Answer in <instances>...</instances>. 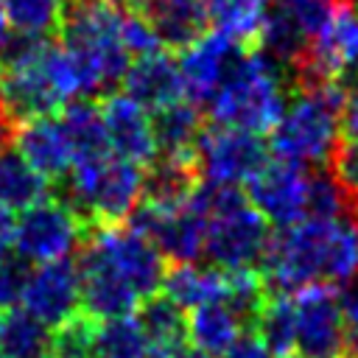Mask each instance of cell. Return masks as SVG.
Masks as SVG:
<instances>
[{"mask_svg":"<svg viewBox=\"0 0 358 358\" xmlns=\"http://www.w3.org/2000/svg\"><path fill=\"white\" fill-rule=\"evenodd\" d=\"M268 294H296L305 285H344L358 277V218H302L268 238L257 266Z\"/></svg>","mask_w":358,"mask_h":358,"instance_id":"6da1fadb","label":"cell"},{"mask_svg":"<svg viewBox=\"0 0 358 358\" xmlns=\"http://www.w3.org/2000/svg\"><path fill=\"white\" fill-rule=\"evenodd\" d=\"M123 0H67L56 42L76 64L81 98L109 95L120 84L131 56L120 34Z\"/></svg>","mask_w":358,"mask_h":358,"instance_id":"7a4b0ae2","label":"cell"},{"mask_svg":"<svg viewBox=\"0 0 358 358\" xmlns=\"http://www.w3.org/2000/svg\"><path fill=\"white\" fill-rule=\"evenodd\" d=\"M190 201L207 218L204 257L210 266L224 271L260 266L271 232L268 221L249 204L246 193H241L235 185H215L201 179Z\"/></svg>","mask_w":358,"mask_h":358,"instance_id":"3957f363","label":"cell"},{"mask_svg":"<svg viewBox=\"0 0 358 358\" xmlns=\"http://www.w3.org/2000/svg\"><path fill=\"white\" fill-rule=\"evenodd\" d=\"M288 98V78L260 48H249L215 95L204 103L213 123L249 131H271Z\"/></svg>","mask_w":358,"mask_h":358,"instance_id":"277c9868","label":"cell"},{"mask_svg":"<svg viewBox=\"0 0 358 358\" xmlns=\"http://www.w3.org/2000/svg\"><path fill=\"white\" fill-rule=\"evenodd\" d=\"M338 109L341 81L291 90L288 106L271 126L268 148L280 159H288L302 168L327 165L338 143Z\"/></svg>","mask_w":358,"mask_h":358,"instance_id":"5b68a950","label":"cell"},{"mask_svg":"<svg viewBox=\"0 0 358 358\" xmlns=\"http://www.w3.org/2000/svg\"><path fill=\"white\" fill-rule=\"evenodd\" d=\"M193 159L204 182L238 187L268 159V145L257 131L210 120L196 140Z\"/></svg>","mask_w":358,"mask_h":358,"instance_id":"8992f818","label":"cell"},{"mask_svg":"<svg viewBox=\"0 0 358 358\" xmlns=\"http://www.w3.org/2000/svg\"><path fill=\"white\" fill-rule=\"evenodd\" d=\"M87 227L53 196L20 210L14 218L11 249L28 263H48L76 255Z\"/></svg>","mask_w":358,"mask_h":358,"instance_id":"52a82bcc","label":"cell"},{"mask_svg":"<svg viewBox=\"0 0 358 358\" xmlns=\"http://www.w3.org/2000/svg\"><path fill=\"white\" fill-rule=\"evenodd\" d=\"M291 299L294 350L302 358H347V330L336 285L313 282L299 288Z\"/></svg>","mask_w":358,"mask_h":358,"instance_id":"ba28073f","label":"cell"},{"mask_svg":"<svg viewBox=\"0 0 358 358\" xmlns=\"http://www.w3.org/2000/svg\"><path fill=\"white\" fill-rule=\"evenodd\" d=\"M84 238L109 260V266L143 296L157 294L165 277V257L157 246L129 224H106L87 227Z\"/></svg>","mask_w":358,"mask_h":358,"instance_id":"9c48e42d","label":"cell"},{"mask_svg":"<svg viewBox=\"0 0 358 358\" xmlns=\"http://www.w3.org/2000/svg\"><path fill=\"white\" fill-rule=\"evenodd\" d=\"M308 171L288 159H266L246 179L249 204L277 229L308 215Z\"/></svg>","mask_w":358,"mask_h":358,"instance_id":"30bf717a","label":"cell"},{"mask_svg":"<svg viewBox=\"0 0 358 358\" xmlns=\"http://www.w3.org/2000/svg\"><path fill=\"white\" fill-rule=\"evenodd\" d=\"M20 308H25L31 316H36L50 330L78 316L81 313V282H78L76 257L70 255V257L31 266Z\"/></svg>","mask_w":358,"mask_h":358,"instance_id":"8fae6325","label":"cell"},{"mask_svg":"<svg viewBox=\"0 0 358 358\" xmlns=\"http://www.w3.org/2000/svg\"><path fill=\"white\" fill-rule=\"evenodd\" d=\"M249 48L241 45L238 39L221 34V31H204L199 39H193L187 48L179 50V73L185 84L187 101L204 103L215 95V90L227 81V76L238 67Z\"/></svg>","mask_w":358,"mask_h":358,"instance_id":"7c38bea8","label":"cell"},{"mask_svg":"<svg viewBox=\"0 0 358 358\" xmlns=\"http://www.w3.org/2000/svg\"><path fill=\"white\" fill-rule=\"evenodd\" d=\"M76 268L81 282V313L103 322L117 316H131L137 310L140 294L109 266V260L87 241L81 238L76 249Z\"/></svg>","mask_w":358,"mask_h":358,"instance_id":"4fadbf2b","label":"cell"},{"mask_svg":"<svg viewBox=\"0 0 358 358\" xmlns=\"http://www.w3.org/2000/svg\"><path fill=\"white\" fill-rule=\"evenodd\" d=\"M98 106H101V117H103L112 157L129 159L140 168L151 165L157 159V140H154V129H151V115L123 92L103 95L98 101Z\"/></svg>","mask_w":358,"mask_h":358,"instance_id":"5bb4252c","label":"cell"},{"mask_svg":"<svg viewBox=\"0 0 358 358\" xmlns=\"http://www.w3.org/2000/svg\"><path fill=\"white\" fill-rule=\"evenodd\" d=\"M120 90L134 103H140L145 112H157L179 98H185V84H182L176 56H171V50L159 48L154 53L131 59L120 78Z\"/></svg>","mask_w":358,"mask_h":358,"instance_id":"9a60e30c","label":"cell"},{"mask_svg":"<svg viewBox=\"0 0 358 358\" xmlns=\"http://www.w3.org/2000/svg\"><path fill=\"white\" fill-rule=\"evenodd\" d=\"M11 143L25 157V162L39 171L48 182L62 179L73 168V154L56 115H42L17 123Z\"/></svg>","mask_w":358,"mask_h":358,"instance_id":"2e32d148","label":"cell"},{"mask_svg":"<svg viewBox=\"0 0 358 358\" xmlns=\"http://www.w3.org/2000/svg\"><path fill=\"white\" fill-rule=\"evenodd\" d=\"M157 34L165 50H182L207 31L201 0H123Z\"/></svg>","mask_w":358,"mask_h":358,"instance_id":"e0dca14e","label":"cell"},{"mask_svg":"<svg viewBox=\"0 0 358 358\" xmlns=\"http://www.w3.org/2000/svg\"><path fill=\"white\" fill-rule=\"evenodd\" d=\"M134 319L148 338V358H176V352L187 344L185 310L162 291L143 296Z\"/></svg>","mask_w":358,"mask_h":358,"instance_id":"ac0fdd59","label":"cell"},{"mask_svg":"<svg viewBox=\"0 0 358 358\" xmlns=\"http://www.w3.org/2000/svg\"><path fill=\"white\" fill-rule=\"evenodd\" d=\"M59 123L64 129V137H67V145L73 154V165H87V162L112 157L98 101L76 98V101L64 103Z\"/></svg>","mask_w":358,"mask_h":358,"instance_id":"d6986e66","label":"cell"},{"mask_svg":"<svg viewBox=\"0 0 358 358\" xmlns=\"http://www.w3.org/2000/svg\"><path fill=\"white\" fill-rule=\"evenodd\" d=\"M201 176L193 157H157L151 165L143 168V199L154 207H182L193 190L199 187Z\"/></svg>","mask_w":358,"mask_h":358,"instance_id":"ffe728a7","label":"cell"},{"mask_svg":"<svg viewBox=\"0 0 358 358\" xmlns=\"http://www.w3.org/2000/svg\"><path fill=\"white\" fill-rule=\"evenodd\" d=\"M185 333L190 347L201 350L210 358H221L246 333V327L224 299H215L185 313Z\"/></svg>","mask_w":358,"mask_h":358,"instance_id":"44dd1931","label":"cell"},{"mask_svg":"<svg viewBox=\"0 0 358 358\" xmlns=\"http://www.w3.org/2000/svg\"><path fill=\"white\" fill-rule=\"evenodd\" d=\"M157 140V157H193L196 140L204 129V109L187 98H179L151 115Z\"/></svg>","mask_w":358,"mask_h":358,"instance_id":"7402d4cb","label":"cell"},{"mask_svg":"<svg viewBox=\"0 0 358 358\" xmlns=\"http://www.w3.org/2000/svg\"><path fill=\"white\" fill-rule=\"evenodd\" d=\"M227 288V271L210 263H173V268H165L162 277V294L171 296L182 310H190L204 302L224 299Z\"/></svg>","mask_w":358,"mask_h":358,"instance_id":"603a6c76","label":"cell"},{"mask_svg":"<svg viewBox=\"0 0 358 358\" xmlns=\"http://www.w3.org/2000/svg\"><path fill=\"white\" fill-rule=\"evenodd\" d=\"M0 358H53V330L25 308L0 316Z\"/></svg>","mask_w":358,"mask_h":358,"instance_id":"cb8c5ba5","label":"cell"},{"mask_svg":"<svg viewBox=\"0 0 358 358\" xmlns=\"http://www.w3.org/2000/svg\"><path fill=\"white\" fill-rule=\"evenodd\" d=\"M50 196V182L34 171L17 148L0 151V207L20 213Z\"/></svg>","mask_w":358,"mask_h":358,"instance_id":"d4e9b609","label":"cell"},{"mask_svg":"<svg viewBox=\"0 0 358 358\" xmlns=\"http://www.w3.org/2000/svg\"><path fill=\"white\" fill-rule=\"evenodd\" d=\"M207 25L238 39L246 48H257V36L271 0H201Z\"/></svg>","mask_w":358,"mask_h":358,"instance_id":"484cf974","label":"cell"},{"mask_svg":"<svg viewBox=\"0 0 358 358\" xmlns=\"http://www.w3.org/2000/svg\"><path fill=\"white\" fill-rule=\"evenodd\" d=\"M92 358H148V338L134 313L95 322Z\"/></svg>","mask_w":358,"mask_h":358,"instance_id":"4316f807","label":"cell"},{"mask_svg":"<svg viewBox=\"0 0 358 358\" xmlns=\"http://www.w3.org/2000/svg\"><path fill=\"white\" fill-rule=\"evenodd\" d=\"M252 330L271 350V355L294 352V299H291V294H268L252 322Z\"/></svg>","mask_w":358,"mask_h":358,"instance_id":"83f0119b","label":"cell"},{"mask_svg":"<svg viewBox=\"0 0 358 358\" xmlns=\"http://www.w3.org/2000/svg\"><path fill=\"white\" fill-rule=\"evenodd\" d=\"M67 0H3L8 28L36 36H59Z\"/></svg>","mask_w":358,"mask_h":358,"instance_id":"f1b7e54d","label":"cell"},{"mask_svg":"<svg viewBox=\"0 0 358 358\" xmlns=\"http://www.w3.org/2000/svg\"><path fill=\"white\" fill-rule=\"evenodd\" d=\"M350 210H352V201L336 185V179L330 173H310L308 176V215L310 218H330V215H341Z\"/></svg>","mask_w":358,"mask_h":358,"instance_id":"f546056e","label":"cell"},{"mask_svg":"<svg viewBox=\"0 0 358 358\" xmlns=\"http://www.w3.org/2000/svg\"><path fill=\"white\" fill-rule=\"evenodd\" d=\"M95 319L78 313L53 330V358H92Z\"/></svg>","mask_w":358,"mask_h":358,"instance_id":"4dcf8cb0","label":"cell"},{"mask_svg":"<svg viewBox=\"0 0 358 358\" xmlns=\"http://www.w3.org/2000/svg\"><path fill=\"white\" fill-rule=\"evenodd\" d=\"M31 274V263L14 249L0 252V313L17 308L22 302V291Z\"/></svg>","mask_w":358,"mask_h":358,"instance_id":"1f68e13d","label":"cell"},{"mask_svg":"<svg viewBox=\"0 0 358 358\" xmlns=\"http://www.w3.org/2000/svg\"><path fill=\"white\" fill-rule=\"evenodd\" d=\"M327 173L355 204L358 201V137H344L341 143H336L327 159Z\"/></svg>","mask_w":358,"mask_h":358,"instance_id":"d6a6232c","label":"cell"},{"mask_svg":"<svg viewBox=\"0 0 358 358\" xmlns=\"http://www.w3.org/2000/svg\"><path fill=\"white\" fill-rule=\"evenodd\" d=\"M338 305L347 330V358H358V277L341 285Z\"/></svg>","mask_w":358,"mask_h":358,"instance_id":"836d02e7","label":"cell"},{"mask_svg":"<svg viewBox=\"0 0 358 358\" xmlns=\"http://www.w3.org/2000/svg\"><path fill=\"white\" fill-rule=\"evenodd\" d=\"M338 129L344 131V137H358V73L341 78Z\"/></svg>","mask_w":358,"mask_h":358,"instance_id":"e575fe53","label":"cell"},{"mask_svg":"<svg viewBox=\"0 0 358 358\" xmlns=\"http://www.w3.org/2000/svg\"><path fill=\"white\" fill-rule=\"evenodd\" d=\"M221 358H274V355L255 333H243Z\"/></svg>","mask_w":358,"mask_h":358,"instance_id":"d590c367","label":"cell"},{"mask_svg":"<svg viewBox=\"0 0 358 358\" xmlns=\"http://www.w3.org/2000/svg\"><path fill=\"white\" fill-rule=\"evenodd\" d=\"M11 238H14V213L0 207V252L11 249Z\"/></svg>","mask_w":358,"mask_h":358,"instance_id":"8d00e7d4","label":"cell"},{"mask_svg":"<svg viewBox=\"0 0 358 358\" xmlns=\"http://www.w3.org/2000/svg\"><path fill=\"white\" fill-rule=\"evenodd\" d=\"M14 120L8 117V112L3 109V103H0V151H6L8 145H11V137H14Z\"/></svg>","mask_w":358,"mask_h":358,"instance_id":"74e56055","label":"cell"},{"mask_svg":"<svg viewBox=\"0 0 358 358\" xmlns=\"http://www.w3.org/2000/svg\"><path fill=\"white\" fill-rule=\"evenodd\" d=\"M176 358H210V355H204L201 350H196V347H190V344H185L179 352H176Z\"/></svg>","mask_w":358,"mask_h":358,"instance_id":"f35d334b","label":"cell"},{"mask_svg":"<svg viewBox=\"0 0 358 358\" xmlns=\"http://www.w3.org/2000/svg\"><path fill=\"white\" fill-rule=\"evenodd\" d=\"M6 36H8V20H6V11H3V0H0V45H3Z\"/></svg>","mask_w":358,"mask_h":358,"instance_id":"ab89813d","label":"cell"},{"mask_svg":"<svg viewBox=\"0 0 358 358\" xmlns=\"http://www.w3.org/2000/svg\"><path fill=\"white\" fill-rule=\"evenodd\" d=\"M280 358H302L299 352H288V355H280Z\"/></svg>","mask_w":358,"mask_h":358,"instance_id":"60d3db41","label":"cell"},{"mask_svg":"<svg viewBox=\"0 0 358 358\" xmlns=\"http://www.w3.org/2000/svg\"><path fill=\"white\" fill-rule=\"evenodd\" d=\"M333 3H338V0H333Z\"/></svg>","mask_w":358,"mask_h":358,"instance_id":"b9f144b4","label":"cell"}]
</instances>
